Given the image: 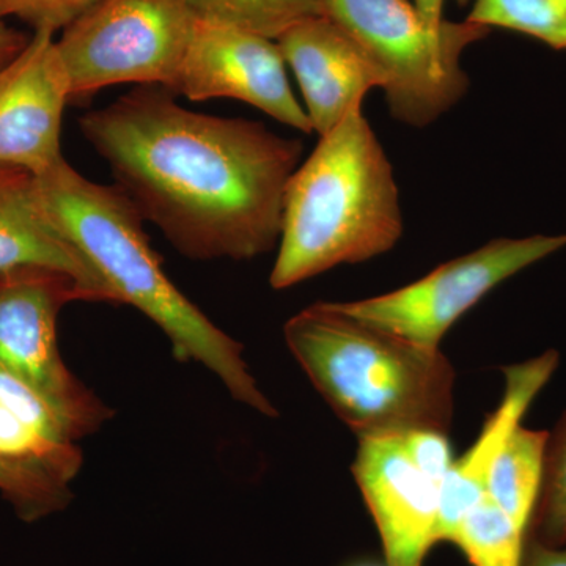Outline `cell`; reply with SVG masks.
<instances>
[{
	"label": "cell",
	"mask_w": 566,
	"mask_h": 566,
	"mask_svg": "<svg viewBox=\"0 0 566 566\" xmlns=\"http://www.w3.org/2000/svg\"><path fill=\"white\" fill-rule=\"evenodd\" d=\"M468 21L510 29L566 50V0H475Z\"/></svg>",
	"instance_id": "cell-18"
},
{
	"label": "cell",
	"mask_w": 566,
	"mask_h": 566,
	"mask_svg": "<svg viewBox=\"0 0 566 566\" xmlns=\"http://www.w3.org/2000/svg\"><path fill=\"white\" fill-rule=\"evenodd\" d=\"M286 346L335 416L359 439L449 434L455 370L441 348L412 344L315 303L285 324Z\"/></svg>",
	"instance_id": "cell-3"
},
{
	"label": "cell",
	"mask_w": 566,
	"mask_h": 566,
	"mask_svg": "<svg viewBox=\"0 0 566 566\" xmlns=\"http://www.w3.org/2000/svg\"><path fill=\"white\" fill-rule=\"evenodd\" d=\"M521 566H566V543L562 546H547L527 536Z\"/></svg>",
	"instance_id": "cell-25"
},
{
	"label": "cell",
	"mask_w": 566,
	"mask_h": 566,
	"mask_svg": "<svg viewBox=\"0 0 566 566\" xmlns=\"http://www.w3.org/2000/svg\"><path fill=\"white\" fill-rule=\"evenodd\" d=\"M565 245L566 233L497 238L403 289L337 305L368 326L427 348H441L450 327L495 286Z\"/></svg>",
	"instance_id": "cell-8"
},
{
	"label": "cell",
	"mask_w": 566,
	"mask_h": 566,
	"mask_svg": "<svg viewBox=\"0 0 566 566\" xmlns=\"http://www.w3.org/2000/svg\"><path fill=\"white\" fill-rule=\"evenodd\" d=\"M0 458L40 465L69 483L73 482L82 464L76 442L61 444L43 438L3 403H0Z\"/></svg>",
	"instance_id": "cell-20"
},
{
	"label": "cell",
	"mask_w": 566,
	"mask_h": 566,
	"mask_svg": "<svg viewBox=\"0 0 566 566\" xmlns=\"http://www.w3.org/2000/svg\"><path fill=\"white\" fill-rule=\"evenodd\" d=\"M196 20L186 0H99L57 40L71 102L129 82L175 92Z\"/></svg>",
	"instance_id": "cell-6"
},
{
	"label": "cell",
	"mask_w": 566,
	"mask_h": 566,
	"mask_svg": "<svg viewBox=\"0 0 566 566\" xmlns=\"http://www.w3.org/2000/svg\"><path fill=\"white\" fill-rule=\"evenodd\" d=\"M80 128L142 219L182 255L251 260L279 244L303 140L186 109L163 85L87 112Z\"/></svg>",
	"instance_id": "cell-1"
},
{
	"label": "cell",
	"mask_w": 566,
	"mask_h": 566,
	"mask_svg": "<svg viewBox=\"0 0 566 566\" xmlns=\"http://www.w3.org/2000/svg\"><path fill=\"white\" fill-rule=\"evenodd\" d=\"M31 36L0 20V69L9 65L28 46Z\"/></svg>",
	"instance_id": "cell-26"
},
{
	"label": "cell",
	"mask_w": 566,
	"mask_h": 566,
	"mask_svg": "<svg viewBox=\"0 0 566 566\" xmlns=\"http://www.w3.org/2000/svg\"><path fill=\"white\" fill-rule=\"evenodd\" d=\"M74 301L93 303L73 275L44 266L0 273V367L43 395L77 439L111 417V409L71 375L57 345V316Z\"/></svg>",
	"instance_id": "cell-7"
},
{
	"label": "cell",
	"mask_w": 566,
	"mask_h": 566,
	"mask_svg": "<svg viewBox=\"0 0 566 566\" xmlns=\"http://www.w3.org/2000/svg\"><path fill=\"white\" fill-rule=\"evenodd\" d=\"M327 17L357 44L382 80L395 120L412 128L433 125L468 93L460 65L469 44L490 31L450 24L434 31L408 0H323Z\"/></svg>",
	"instance_id": "cell-5"
},
{
	"label": "cell",
	"mask_w": 566,
	"mask_h": 566,
	"mask_svg": "<svg viewBox=\"0 0 566 566\" xmlns=\"http://www.w3.org/2000/svg\"><path fill=\"white\" fill-rule=\"evenodd\" d=\"M285 66L274 40L197 18L175 93L191 102L237 99L312 134L314 128L292 91Z\"/></svg>",
	"instance_id": "cell-9"
},
{
	"label": "cell",
	"mask_w": 566,
	"mask_h": 566,
	"mask_svg": "<svg viewBox=\"0 0 566 566\" xmlns=\"http://www.w3.org/2000/svg\"><path fill=\"white\" fill-rule=\"evenodd\" d=\"M352 566H379V565L370 564V562H360V564H354Z\"/></svg>",
	"instance_id": "cell-28"
},
{
	"label": "cell",
	"mask_w": 566,
	"mask_h": 566,
	"mask_svg": "<svg viewBox=\"0 0 566 566\" xmlns=\"http://www.w3.org/2000/svg\"><path fill=\"white\" fill-rule=\"evenodd\" d=\"M458 2H461V3H463V2H465V0H458Z\"/></svg>",
	"instance_id": "cell-29"
},
{
	"label": "cell",
	"mask_w": 566,
	"mask_h": 566,
	"mask_svg": "<svg viewBox=\"0 0 566 566\" xmlns=\"http://www.w3.org/2000/svg\"><path fill=\"white\" fill-rule=\"evenodd\" d=\"M44 266L73 275L93 303H118L106 281L52 218L36 175L0 163V273Z\"/></svg>",
	"instance_id": "cell-13"
},
{
	"label": "cell",
	"mask_w": 566,
	"mask_h": 566,
	"mask_svg": "<svg viewBox=\"0 0 566 566\" xmlns=\"http://www.w3.org/2000/svg\"><path fill=\"white\" fill-rule=\"evenodd\" d=\"M547 439V431L517 424L488 476V497L527 535L542 494Z\"/></svg>",
	"instance_id": "cell-15"
},
{
	"label": "cell",
	"mask_w": 566,
	"mask_h": 566,
	"mask_svg": "<svg viewBox=\"0 0 566 566\" xmlns=\"http://www.w3.org/2000/svg\"><path fill=\"white\" fill-rule=\"evenodd\" d=\"M442 6H444V0H415L417 13L420 14L424 24L430 25L434 31H441L447 24L442 20Z\"/></svg>",
	"instance_id": "cell-27"
},
{
	"label": "cell",
	"mask_w": 566,
	"mask_h": 566,
	"mask_svg": "<svg viewBox=\"0 0 566 566\" xmlns=\"http://www.w3.org/2000/svg\"><path fill=\"white\" fill-rule=\"evenodd\" d=\"M51 31H35L25 50L0 69V163L41 175L62 161L69 77Z\"/></svg>",
	"instance_id": "cell-10"
},
{
	"label": "cell",
	"mask_w": 566,
	"mask_h": 566,
	"mask_svg": "<svg viewBox=\"0 0 566 566\" xmlns=\"http://www.w3.org/2000/svg\"><path fill=\"white\" fill-rule=\"evenodd\" d=\"M54 221L98 271L118 303L148 316L181 363H199L221 379L234 400L260 415L277 409L249 371L243 346L212 324L164 273L144 230V219L117 186L98 185L66 163L36 175Z\"/></svg>",
	"instance_id": "cell-2"
},
{
	"label": "cell",
	"mask_w": 566,
	"mask_h": 566,
	"mask_svg": "<svg viewBox=\"0 0 566 566\" xmlns=\"http://www.w3.org/2000/svg\"><path fill=\"white\" fill-rule=\"evenodd\" d=\"M200 20L277 40L300 22L326 17L323 0H186Z\"/></svg>",
	"instance_id": "cell-17"
},
{
	"label": "cell",
	"mask_w": 566,
	"mask_h": 566,
	"mask_svg": "<svg viewBox=\"0 0 566 566\" xmlns=\"http://www.w3.org/2000/svg\"><path fill=\"white\" fill-rule=\"evenodd\" d=\"M558 365V353L547 352L527 363L502 368L505 385L501 403L488 416L471 449L453 461L441 488L436 545L452 543L465 513L485 495L488 476L506 439L542 392Z\"/></svg>",
	"instance_id": "cell-14"
},
{
	"label": "cell",
	"mask_w": 566,
	"mask_h": 566,
	"mask_svg": "<svg viewBox=\"0 0 566 566\" xmlns=\"http://www.w3.org/2000/svg\"><path fill=\"white\" fill-rule=\"evenodd\" d=\"M527 536L547 546L566 543V412L547 439L542 494Z\"/></svg>",
	"instance_id": "cell-21"
},
{
	"label": "cell",
	"mask_w": 566,
	"mask_h": 566,
	"mask_svg": "<svg viewBox=\"0 0 566 566\" xmlns=\"http://www.w3.org/2000/svg\"><path fill=\"white\" fill-rule=\"evenodd\" d=\"M359 441L352 472L378 528L386 566H423L436 545L441 486L409 460L398 436Z\"/></svg>",
	"instance_id": "cell-11"
},
{
	"label": "cell",
	"mask_w": 566,
	"mask_h": 566,
	"mask_svg": "<svg viewBox=\"0 0 566 566\" xmlns=\"http://www.w3.org/2000/svg\"><path fill=\"white\" fill-rule=\"evenodd\" d=\"M526 539L527 532L485 494L465 513L452 545L472 566H521Z\"/></svg>",
	"instance_id": "cell-16"
},
{
	"label": "cell",
	"mask_w": 566,
	"mask_h": 566,
	"mask_svg": "<svg viewBox=\"0 0 566 566\" xmlns=\"http://www.w3.org/2000/svg\"><path fill=\"white\" fill-rule=\"evenodd\" d=\"M0 493L25 523L61 512L69 505L70 483L40 465L0 458Z\"/></svg>",
	"instance_id": "cell-19"
},
{
	"label": "cell",
	"mask_w": 566,
	"mask_h": 566,
	"mask_svg": "<svg viewBox=\"0 0 566 566\" xmlns=\"http://www.w3.org/2000/svg\"><path fill=\"white\" fill-rule=\"evenodd\" d=\"M0 403L7 406L14 416L33 431L50 441L71 444L77 441L73 428L43 397L6 368L0 367Z\"/></svg>",
	"instance_id": "cell-22"
},
{
	"label": "cell",
	"mask_w": 566,
	"mask_h": 566,
	"mask_svg": "<svg viewBox=\"0 0 566 566\" xmlns=\"http://www.w3.org/2000/svg\"><path fill=\"white\" fill-rule=\"evenodd\" d=\"M394 167L363 107L323 136L283 199L271 286L285 290L340 264L392 251L403 234Z\"/></svg>",
	"instance_id": "cell-4"
},
{
	"label": "cell",
	"mask_w": 566,
	"mask_h": 566,
	"mask_svg": "<svg viewBox=\"0 0 566 566\" xmlns=\"http://www.w3.org/2000/svg\"><path fill=\"white\" fill-rule=\"evenodd\" d=\"M99 0H0V20L18 18L35 31L57 33Z\"/></svg>",
	"instance_id": "cell-23"
},
{
	"label": "cell",
	"mask_w": 566,
	"mask_h": 566,
	"mask_svg": "<svg viewBox=\"0 0 566 566\" xmlns=\"http://www.w3.org/2000/svg\"><path fill=\"white\" fill-rule=\"evenodd\" d=\"M275 43L300 84L304 109L318 136L363 107L368 92L382 88L378 71L327 14L293 25Z\"/></svg>",
	"instance_id": "cell-12"
},
{
	"label": "cell",
	"mask_w": 566,
	"mask_h": 566,
	"mask_svg": "<svg viewBox=\"0 0 566 566\" xmlns=\"http://www.w3.org/2000/svg\"><path fill=\"white\" fill-rule=\"evenodd\" d=\"M398 439L403 446L406 455L416 464V468L428 479L433 480L436 485L442 488L455 461L449 434L441 431L420 430L409 431L398 436Z\"/></svg>",
	"instance_id": "cell-24"
}]
</instances>
